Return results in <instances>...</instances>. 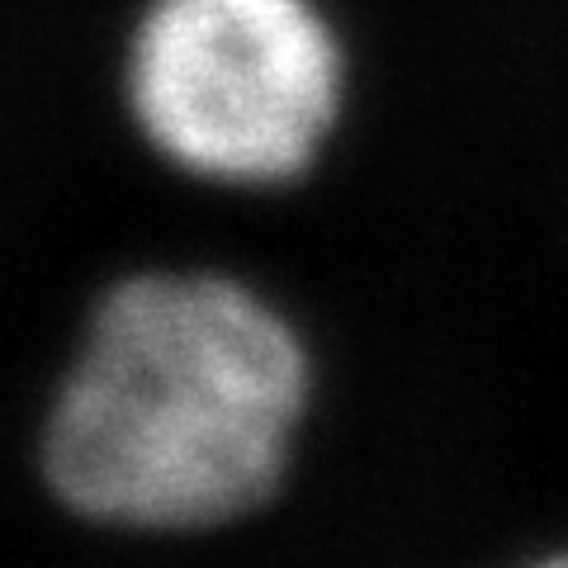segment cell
<instances>
[{
	"instance_id": "obj_1",
	"label": "cell",
	"mask_w": 568,
	"mask_h": 568,
	"mask_svg": "<svg viewBox=\"0 0 568 568\" xmlns=\"http://www.w3.org/2000/svg\"><path fill=\"white\" fill-rule=\"evenodd\" d=\"M308 351L227 275H133L91 313L43 426L52 497L100 526L213 530L284 484Z\"/></svg>"
},
{
	"instance_id": "obj_2",
	"label": "cell",
	"mask_w": 568,
	"mask_h": 568,
	"mask_svg": "<svg viewBox=\"0 0 568 568\" xmlns=\"http://www.w3.org/2000/svg\"><path fill=\"white\" fill-rule=\"evenodd\" d=\"M342 48L313 0H152L129 39L142 138L204 181H298L342 114Z\"/></svg>"
},
{
	"instance_id": "obj_3",
	"label": "cell",
	"mask_w": 568,
	"mask_h": 568,
	"mask_svg": "<svg viewBox=\"0 0 568 568\" xmlns=\"http://www.w3.org/2000/svg\"><path fill=\"white\" fill-rule=\"evenodd\" d=\"M540 568H568V559H555V564H540Z\"/></svg>"
}]
</instances>
